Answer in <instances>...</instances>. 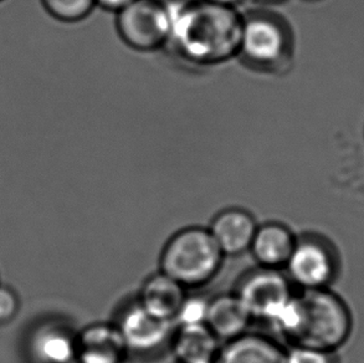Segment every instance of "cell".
Masks as SVG:
<instances>
[{
    "label": "cell",
    "mask_w": 364,
    "mask_h": 363,
    "mask_svg": "<svg viewBox=\"0 0 364 363\" xmlns=\"http://www.w3.org/2000/svg\"><path fill=\"white\" fill-rule=\"evenodd\" d=\"M172 28L167 48L184 64L212 68L239 55L244 13L207 0H168Z\"/></svg>",
    "instance_id": "1"
},
{
    "label": "cell",
    "mask_w": 364,
    "mask_h": 363,
    "mask_svg": "<svg viewBox=\"0 0 364 363\" xmlns=\"http://www.w3.org/2000/svg\"><path fill=\"white\" fill-rule=\"evenodd\" d=\"M295 35L290 23L269 8L244 13L237 58L250 69L264 74H282L292 66Z\"/></svg>",
    "instance_id": "2"
},
{
    "label": "cell",
    "mask_w": 364,
    "mask_h": 363,
    "mask_svg": "<svg viewBox=\"0 0 364 363\" xmlns=\"http://www.w3.org/2000/svg\"><path fill=\"white\" fill-rule=\"evenodd\" d=\"M225 256L208 228L187 226L174 233L159 256V271L186 289H202L222 271Z\"/></svg>",
    "instance_id": "3"
},
{
    "label": "cell",
    "mask_w": 364,
    "mask_h": 363,
    "mask_svg": "<svg viewBox=\"0 0 364 363\" xmlns=\"http://www.w3.org/2000/svg\"><path fill=\"white\" fill-rule=\"evenodd\" d=\"M300 324L292 344L336 352L350 339L353 320L348 305L328 289L299 291ZM291 346V344H290Z\"/></svg>",
    "instance_id": "4"
},
{
    "label": "cell",
    "mask_w": 364,
    "mask_h": 363,
    "mask_svg": "<svg viewBox=\"0 0 364 363\" xmlns=\"http://www.w3.org/2000/svg\"><path fill=\"white\" fill-rule=\"evenodd\" d=\"M172 28L168 0H134L116 11V31L123 44L138 53L167 48Z\"/></svg>",
    "instance_id": "5"
},
{
    "label": "cell",
    "mask_w": 364,
    "mask_h": 363,
    "mask_svg": "<svg viewBox=\"0 0 364 363\" xmlns=\"http://www.w3.org/2000/svg\"><path fill=\"white\" fill-rule=\"evenodd\" d=\"M284 271L299 291L328 289L340 271V258L325 236L307 233L297 236Z\"/></svg>",
    "instance_id": "6"
},
{
    "label": "cell",
    "mask_w": 364,
    "mask_h": 363,
    "mask_svg": "<svg viewBox=\"0 0 364 363\" xmlns=\"http://www.w3.org/2000/svg\"><path fill=\"white\" fill-rule=\"evenodd\" d=\"M234 293L254 321L267 324L292 298L296 289L285 271L255 266L239 279Z\"/></svg>",
    "instance_id": "7"
},
{
    "label": "cell",
    "mask_w": 364,
    "mask_h": 363,
    "mask_svg": "<svg viewBox=\"0 0 364 363\" xmlns=\"http://www.w3.org/2000/svg\"><path fill=\"white\" fill-rule=\"evenodd\" d=\"M131 357H153L169 349L176 325L151 314L134 299L119 310L114 320Z\"/></svg>",
    "instance_id": "8"
},
{
    "label": "cell",
    "mask_w": 364,
    "mask_h": 363,
    "mask_svg": "<svg viewBox=\"0 0 364 363\" xmlns=\"http://www.w3.org/2000/svg\"><path fill=\"white\" fill-rule=\"evenodd\" d=\"M129 357L114 321L94 322L77 332V363H127Z\"/></svg>",
    "instance_id": "9"
},
{
    "label": "cell",
    "mask_w": 364,
    "mask_h": 363,
    "mask_svg": "<svg viewBox=\"0 0 364 363\" xmlns=\"http://www.w3.org/2000/svg\"><path fill=\"white\" fill-rule=\"evenodd\" d=\"M257 226L250 211L230 206L215 214L208 231L225 258H235L249 253Z\"/></svg>",
    "instance_id": "10"
},
{
    "label": "cell",
    "mask_w": 364,
    "mask_h": 363,
    "mask_svg": "<svg viewBox=\"0 0 364 363\" xmlns=\"http://www.w3.org/2000/svg\"><path fill=\"white\" fill-rule=\"evenodd\" d=\"M296 241L297 236L290 226L281 221H266L257 226L249 253L256 266L285 270Z\"/></svg>",
    "instance_id": "11"
},
{
    "label": "cell",
    "mask_w": 364,
    "mask_h": 363,
    "mask_svg": "<svg viewBox=\"0 0 364 363\" xmlns=\"http://www.w3.org/2000/svg\"><path fill=\"white\" fill-rule=\"evenodd\" d=\"M287 346L269 335L247 331L224 342L215 363H286Z\"/></svg>",
    "instance_id": "12"
},
{
    "label": "cell",
    "mask_w": 364,
    "mask_h": 363,
    "mask_svg": "<svg viewBox=\"0 0 364 363\" xmlns=\"http://www.w3.org/2000/svg\"><path fill=\"white\" fill-rule=\"evenodd\" d=\"M35 363H75L77 332L63 322H48L35 330L29 341Z\"/></svg>",
    "instance_id": "13"
},
{
    "label": "cell",
    "mask_w": 364,
    "mask_h": 363,
    "mask_svg": "<svg viewBox=\"0 0 364 363\" xmlns=\"http://www.w3.org/2000/svg\"><path fill=\"white\" fill-rule=\"evenodd\" d=\"M252 322L251 315L234 291L209 299L205 325L222 344L250 331Z\"/></svg>",
    "instance_id": "14"
},
{
    "label": "cell",
    "mask_w": 364,
    "mask_h": 363,
    "mask_svg": "<svg viewBox=\"0 0 364 363\" xmlns=\"http://www.w3.org/2000/svg\"><path fill=\"white\" fill-rule=\"evenodd\" d=\"M222 344L207 325L176 326L168 351L176 363H214Z\"/></svg>",
    "instance_id": "15"
},
{
    "label": "cell",
    "mask_w": 364,
    "mask_h": 363,
    "mask_svg": "<svg viewBox=\"0 0 364 363\" xmlns=\"http://www.w3.org/2000/svg\"><path fill=\"white\" fill-rule=\"evenodd\" d=\"M187 295L184 286L158 270L144 279L136 300L154 316L174 322Z\"/></svg>",
    "instance_id": "16"
},
{
    "label": "cell",
    "mask_w": 364,
    "mask_h": 363,
    "mask_svg": "<svg viewBox=\"0 0 364 363\" xmlns=\"http://www.w3.org/2000/svg\"><path fill=\"white\" fill-rule=\"evenodd\" d=\"M40 4L50 18L64 24L81 23L97 8L96 0H40Z\"/></svg>",
    "instance_id": "17"
},
{
    "label": "cell",
    "mask_w": 364,
    "mask_h": 363,
    "mask_svg": "<svg viewBox=\"0 0 364 363\" xmlns=\"http://www.w3.org/2000/svg\"><path fill=\"white\" fill-rule=\"evenodd\" d=\"M209 299L204 295L188 294L174 319L176 326L205 325Z\"/></svg>",
    "instance_id": "18"
},
{
    "label": "cell",
    "mask_w": 364,
    "mask_h": 363,
    "mask_svg": "<svg viewBox=\"0 0 364 363\" xmlns=\"http://www.w3.org/2000/svg\"><path fill=\"white\" fill-rule=\"evenodd\" d=\"M286 363H338L336 352L304 344L287 346Z\"/></svg>",
    "instance_id": "19"
},
{
    "label": "cell",
    "mask_w": 364,
    "mask_h": 363,
    "mask_svg": "<svg viewBox=\"0 0 364 363\" xmlns=\"http://www.w3.org/2000/svg\"><path fill=\"white\" fill-rule=\"evenodd\" d=\"M20 302L14 290L0 285V326L9 324L19 312Z\"/></svg>",
    "instance_id": "20"
},
{
    "label": "cell",
    "mask_w": 364,
    "mask_h": 363,
    "mask_svg": "<svg viewBox=\"0 0 364 363\" xmlns=\"http://www.w3.org/2000/svg\"><path fill=\"white\" fill-rule=\"evenodd\" d=\"M132 1L134 0H96L97 6L105 10H109V11H114V13L122 9Z\"/></svg>",
    "instance_id": "21"
},
{
    "label": "cell",
    "mask_w": 364,
    "mask_h": 363,
    "mask_svg": "<svg viewBox=\"0 0 364 363\" xmlns=\"http://www.w3.org/2000/svg\"><path fill=\"white\" fill-rule=\"evenodd\" d=\"M207 1H210V3H214V4L224 5V6H230V8L240 9V6L244 3H246L247 0H207Z\"/></svg>",
    "instance_id": "22"
},
{
    "label": "cell",
    "mask_w": 364,
    "mask_h": 363,
    "mask_svg": "<svg viewBox=\"0 0 364 363\" xmlns=\"http://www.w3.org/2000/svg\"><path fill=\"white\" fill-rule=\"evenodd\" d=\"M254 1H256V3H260V4L271 5L277 4V3L285 1V0H254Z\"/></svg>",
    "instance_id": "23"
},
{
    "label": "cell",
    "mask_w": 364,
    "mask_h": 363,
    "mask_svg": "<svg viewBox=\"0 0 364 363\" xmlns=\"http://www.w3.org/2000/svg\"><path fill=\"white\" fill-rule=\"evenodd\" d=\"M304 1H309V3H316V1H321V0H304Z\"/></svg>",
    "instance_id": "24"
},
{
    "label": "cell",
    "mask_w": 364,
    "mask_h": 363,
    "mask_svg": "<svg viewBox=\"0 0 364 363\" xmlns=\"http://www.w3.org/2000/svg\"><path fill=\"white\" fill-rule=\"evenodd\" d=\"M3 1H4V0H0V3H3Z\"/></svg>",
    "instance_id": "25"
},
{
    "label": "cell",
    "mask_w": 364,
    "mask_h": 363,
    "mask_svg": "<svg viewBox=\"0 0 364 363\" xmlns=\"http://www.w3.org/2000/svg\"><path fill=\"white\" fill-rule=\"evenodd\" d=\"M75 363H77V362H75Z\"/></svg>",
    "instance_id": "26"
},
{
    "label": "cell",
    "mask_w": 364,
    "mask_h": 363,
    "mask_svg": "<svg viewBox=\"0 0 364 363\" xmlns=\"http://www.w3.org/2000/svg\"><path fill=\"white\" fill-rule=\"evenodd\" d=\"M214 363H215V362H214Z\"/></svg>",
    "instance_id": "27"
}]
</instances>
